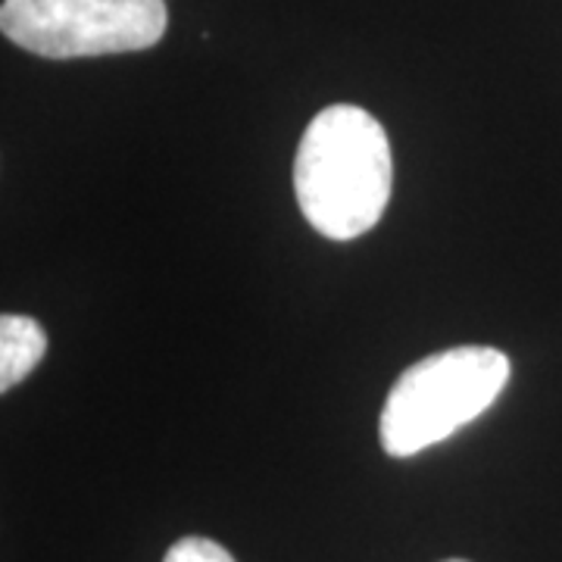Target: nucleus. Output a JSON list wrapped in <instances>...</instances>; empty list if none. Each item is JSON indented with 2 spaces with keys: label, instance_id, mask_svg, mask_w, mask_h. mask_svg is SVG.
<instances>
[{
  "label": "nucleus",
  "instance_id": "nucleus-1",
  "mask_svg": "<svg viewBox=\"0 0 562 562\" xmlns=\"http://www.w3.org/2000/svg\"><path fill=\"white\" fill-rule=\"evenodd\" d=\"M391 140L372 113L335 103L313 116L294 157V194L303 220L331 241L372 232L391 201Z\"/></svg>",
  "mask_w": 562,
  "mask_h": 562
},
{
  "label": "nucleus",
  "instance_id": "nucleus-6",
  "mask_svg": "<svg viewBox=\"0 0 562 562\" xmlns=\"http://www.w3.org/2000/svg\"><path fill=\"white\" fill-rule=\"evenodd\" d=\"M443 562H465V560H443Z\"/></svg>",
  "mask_w": 562,
  "mask_h": 562
},
{
  "label": "nucleus",
  "instance_id": "nucleus-3",
  "mask_svg": "<svg viewBox=\"0 0 562 562\" xmlns=\"http://www.w3.org/2000/svg\"><path fill=\"white\" fill-rule=\"evenodd\" d=\"M166 0H3L0 32L44 60L132 54L160 44Z\"/></svg>",
  "mask_w": 562,
  "mask_h": 562
},
{
  "label": "nucleus",
  "instance_id": "nucleus-2",
  "mask_svg": "<svg viewBox=\"0 0 562 562\" xmlns=\"http://www.w3.org/2000/svg\"><path fill=\"white\" fill-rule=\"evenodd\" d=\"M513 362L497 347L465 344L413 362L384 401L379 438L387 457H416L475 422L501 397Z\"/></svg>",
  "mask_w": 562,
  "mask_h": 562
},
{
  "label": "nucleus",
  "instance_id": "nucleus-4",
  "mask_svg": "<svg viewBox=\"0 0 562 562\" xmlns=\"http://www.w3.org/2000/svg\"><path fill=\"white\" fill-rule=\"evenodd\" d=\"M47 353V331L41 322L3 313L0 316V391H13L25 382Z\"/></svg>",
  "mask_w": 562,
  "mask_h": 562
},
{
  "label": "nucleus",
  "instance_id": "nucleus-5",
  "mask_svg": "<svg viewBox=\"0 0 562 562\" xmlns=\"http://www.w3.org/2000/svg\"><path fill=\"white\" fill-rule=\"evenodd\" d=\"M162 562H235V557L222 543L191 535V538H181V541L172 543Z\"/></svg>",
  "mask_w": 562,
  "mask_h": 562
}]
</instances>
